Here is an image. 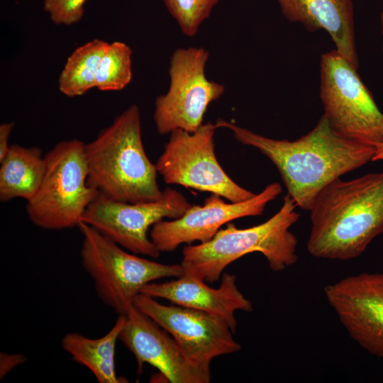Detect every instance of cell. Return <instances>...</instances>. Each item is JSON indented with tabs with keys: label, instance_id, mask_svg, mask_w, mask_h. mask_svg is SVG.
I'll list each match as a JSON object with an SVG mask.
<instances>
[{
	"label": "cell",
	"instance_id": "6da1fadb",
	"mask_svg": "<svg viewBox=\"0 0 383 383\" xmlns=\"http://www.w3.org/2000/svg\"><path fill=\"white\" fill-rule=\"evenodd\" d=\"M215 124L267 157L277 169L287 194L298 207L309 211L323 188L372 161L375 152L374 148L338 135L323 115L311 131L294 140L270 138L223 119Z\"/></svg>",
	"mask_w": 383,
	"mask_h": 383
},
{
	"label": "cell",
	"instance_id": "7a4b0ae2",
	"mask_svg": "<svg viewBox=\"0 0 383 383\" xmlns=\"http://www.w3.org/2000/svg\"><path fill=\"white\" fill-rule=\"evenodd\" d=\"M309 254L327 260L359 257L383 233V172L323 188L310 209Z\"/></svg>",
	"mask_w": 383,
	"mask_h": 383
},
{
	"label": "cell",
	"instance_id": "3957f363",
	"mask_svg": "<svg viewBox=\"0 0 383 383\" xmlns=\"http://www.w3.org/2000/svg\"><path fill=\"white\" fill-rule=\"evenodd\" d=\"M88 183L115 201L145 203L162 194L155 164L143 144L139 108L133 104L84 146Z\"/></svg>",
	"mask_w": 383,
	"mask_h": 383
},
{
	"label": "cell",
	"instance_id": "277c9868",
	"mask_svg": "<svg viewBox=\"0 0 383 383\" xmlns=\"http://www.w3.org/2000/svg\"><path fill=\"white\" fill-rule=\"evenodd\" d=\"M282 201L279 210L262 223L238 228L228 223L209 241L184 246L181 264L185 272L204 282H215L230 264L254 252L262 253L275 272L294 265L298 260V241L290 228L299 214L289 195L287 194Z\"/></svg>",
	"mask_w": 383,
	"mask_h": 383
},
{
	"label": "cell",
	"instance_id": "5b68a950",
	"mask_svg": "<svg viewBox=\"0 0 383 383\" xmlns=\"http://www.w3.org/2000/svg\"><path fill=\"white\" fill-rule=\"evenodd\" d=\"M82 235L80 258L101 301L118 315H126L146 284L185 271L182 264L166 265L129 253L90 226H78Z\"/></svg>",
	"mask_w": 383,
	"mask_h": 383
},
{
	"label": "cell",
	"instance_id": "8992f818",
	"mask_svg": "<svg viewBox=\"0 0 383 383\" xmlns=\"http://www.w3.org/2000/svg\"><path fill=\"white\" fill-rule=\"evenodd\" d=\"M85 143H57L45 155V172L35 196L26 204L30 221L45 230L78 227L87 207L99 194L88 183Z\"/></svg>",
	"mask_w": 383,
	"mask_h": 383
},
{
	"label": "cell",
	"instance_id": "52a82bcc",
	"mask_svg": "<svg viewBox=\"0 0 383 383\" xmlns=\"http://www.w3.org/2000/svg\"><path fill=\"white\" fill-rule=\"evenodd\" d=\"M320 98L340 136L376 148L383 143V113L357 70L335 50L321 56Z\"/></svg>",
	"mask_w": 383,
	"mask_h": 383
},
{
	"label": "cell",
	"instance_id": "ba28073f",
	"mask_svg": "<svg viewBox=\"0 0 383 383\" xmlns=\"http://www.w3.org/2000/svg\"><path fill=\"white\" fill-rule=\"evenodd\" d=\"M215 123H203L190 133L171 132L155 165L167 184H177L218 194L231 202H240L256 194L235 183L223 170L215 154Z\"/></svg>",
	"mask_w": 383,
	"mask_h": 383
},
{
	"label": "cell",
	"instance_id": "9c48e42d",
	"mask_svg": "<svg viewBox=\"0 0 383 383\" xmlns=\"http://www.w3.org/2000/svg\"><path fill=\"white\" fill-rule=\"evenodd\" d=\"M209 57L204 48H178L172 55L169 89L155 101L153 119L159 134L176 129L194 132L203 124L209 104L223 94L224 86L206 76Z\"/></svg>",
	"mask_w": 383,
	"mask_h": 383
},
{
	"label": "cell",
	"instance_id": "30bf717a",
	"mask_svg": "<svg viewBox=\"0 0 383 383\" xmlns=\"http://www.w3.org/2000/svg\"><path fill=\"white\" fill-rule=\"evenodd\" d=\"M191 206L182 193L170 187L157 200L145 203L115 201L99 194L82 222L132 253L157 258L160 252L148 236L149 228L165 218L181 217Z\"/></svg>",
	"mask_w": 383,
	"mask_h": 383
},
{
	"label": "cell",
	"instance_id": "8fae6325",
	"mask_svg": "<svg viewBox=\"0 0 383 383\" xmlns=\"http://www.w3.org/2000/svg\"><path fill=\"white\" fill-rule=\"evenodd\" d=\"M133 305L170 334L198 365L210 367L213 359L241 349L228 323L219 316L174 304L164 305L143 294L135 296Z\"/></svg>",
	"mask_w": 383,
	"mask_h": 383
},
{
	"label": "cell",
	"instance_id": "7c38bea8",
	"mask_svg": "<svg viewBox=\"0 0 383 383\" xmlns=\"http://www.w3.org/2000/svg\"><path fill=\"white\" fill-rule=\"evenodd\" d=\"M281 192V184L273 182L253 197L240 202L227 203L222 196L211 194L203 205H192L181 217L154 224L150 238L160 252L174 251L184 243L208 242L222 226L240 218L262 215L267 204Z\"/></svg>",
	"mask_w": 383,
	"mask_h": 383
},
{
	"label": "cell",
	"instance_id": "4fadbf2b",
	"mask_svg": "<svg viewBox=\"0 0 383 383\" xmlns=\"http://www.w3.org/2000/svg\"><path fill=\"white\" fill-rule=\"evenodd\" d=\"M327 302L349 336L383 358V272H362L328 284Z\"/></svg>",
	"mask_w": 383,
	"mask_h": 383
},
{
	"label": "cell",
	"instance_id": "5bb4252c",
	"mask_svg": "<svg viewBox=\"0 0 383 383\" xmlns=\"http://www.w3.org/2000/svg\"><path fill=\"white\" fill-rule=\"evenodd\" d=\"M120 340L135 357L138 373L145 363L158 370L171 383H209L210 367L198 365L154 320L132 304L126 314Z\"/></svg>",
	"mask_w": 383,
	"mask_h": 383
},
{
	"label": "cell",
	"instance_id": "9a60e30c",
	"mask_svg": "<svg viewBox=\"0 0 383 383\" xmlns=\"http://www.w3.org/2000/svg\"><path fill=\"white\" fill-rule=\"evenodd\" d=\"M140 294L219 316L228 323L233 333L237 327L235 312H250L253 309L251 301L239 290L236 277L226 272L223 273L217 289L184 272L170 281L150 282L141 289Z\"/></svg>",
	"mask_w": 383,
	"mask_h": 383
},
{
	"label": "cell",
	"instance_id": "2e32d148",
	"mask_svg": "<svg viewBox=\"0 0 383 383\" xmlns=\"http://www.w3.org/2000/svg\"><path fill=\"white\" fill-rule=\"evenodd\" d=\"M283 15L310 31L323 30L335 50L356 68L353 0H278Z\"/></svg>",
	"mask_w": 383,
	"mask_h": 383
},
{
	"label": "cell",
	"instance_id": "e0dca14e",
	"mask_svg": "<svg viewBox=\"0 0 383 383\" xmlns=\"http://www.w3.org/2000/svg\"><path fill=\"white\" fill-rule=\"evenodd\" d=\"M126 321V315H118L109 332L99 338L68 333L62 339V348L74 362L89 369L98 382H128L127 379L117 375L114 360L116 341Z\"/></svg>",
	"mask_w": 383,
	"mask_h": 383
},
{
	"label": "cell",
	"instance_id": "ac0fdd59",
	"mask_svg": "<svg viewBox=\"0 0 383 383\" xmlns=\"http://www.w3.org/2000/svg\"><path fill=\"white\" fill-rule=\"evenodd\" d=\"M0 163L1 201L16 198L30 201L37 194L45 172V159L41 150L11 145Z\"/></svg>",
	"mask_w": 383,
	"mask_h": 383
},
{
	"label": "cell",
	"instance_id": "d6986e66",
	"mask_svg": "<svg viewBox=\"0 0 383 383\" xmlns=\"http://www.w3.org/2000/svg\"><path fill=\"white\" fill-rule=\"evenodd\" d=\"M109 44L96 38L72 52L58 78V89L62 94L68 97L79 96L95 88L97 70Z\"/></svg>",
	"mask_w": 383,
	"mask_h": 383
},
{
	"label": "cell",
	"instance_id": "ffe728a7",
	"mask_svg": "<svg viewBox=\"0 0 383 383\" xmlns=\"http://www.w3.org/2000/svg\"><path fill=\"white\" fill-rule=\"evenodd\" d=\"M132 53L131 47L123 42L109 43L97 70L95 88L117 91L127 87L133 77Z\"/></svg>",
	"mask_w": 383,
	"mask_h": 383
},
{
	"label": "cell",
	"instance_id": "44dd1931",
	"mask_svg": "<svg viewBox=\"0 0 383 383\" xmlns=\"http://www.w3.org/2000/svg\"><path fill=\"white\" fill-rule=\"evenodd\" d=\"M181 31L194 36L202 23L209 17L218 0H162Z\"/></svg>",
	"mask_w": 383,
	"mask_h": 383
},
{
	"label": "cell",
	"instance_id": "7402d4cb",
	"mask_svg": "<svg viewBox=\"0 0 383 383\" xmlns=\"http://www.w3.org/2000/svg\"><path fill=\"white\" fill-rule=\"evenodd\" d=\"M87 0H44L43 9L55 25L71 26L83 17Z\"/></svg>",
	"mask_w": 383,
	"mask_h": 383
},
{
	"label": "cell",
	"instance_id": "603a6c76",
	"mask_svg": "<svg viewBox=\"0 0 383 383\" xmlns=\"http://www.w3.org/2000/svg\"><path fill=\"white\" fill-rule=\"evenodd\" d=\"M26 358L21 354L0 353V377L4 378L8 372L18 365L26 362Z\"/></svg>",
	"mask_w": 383,
	"mask_h": 383
},
{
	"label": "cell",
	"instance_id": "cb8c5ba5",
	"mask_svg": "<svg viewBox=\"0 0 383 383\" xmlns=\"http://www.w3.org/2000/svg\"><path fill=\"white\" fill-rule=\"evenodd\" d=\"M14 125L13 122L3 123L0 125V162L9 150V138Z\"/></svg>",
	"mask_w": 383,
	"mask_h": 383
},
{
	"label": "cell",
	"instance_id": "d4e9b609",
	"mask_svg": "<svg viewBox=\"0 0 383 383\" xmlns=\"http://www.w3.org/2000/svg\"><path fill=\"white\" fill-rule=\"evenodd\" d=\"M383 160V143L375 148L372 161Z\"/></svg>",
	"mask_w": 383,
	"mask_h": 383
},
{
	"label": "cell",
	"instance_id": "484cf974",
	"mask_svg": "<svg viewBox=\"0 0 383 383\" xmlns=\"http://www.w3.org/2000/svg\"><path fill=\"white\" fill-rule=\"evenodd\" d=\"M381 25H382V32L383 35V12L381 13Z\"/></svg>",
	"mask_w": 383,
	"mask_h": 383
}]
</instances>
